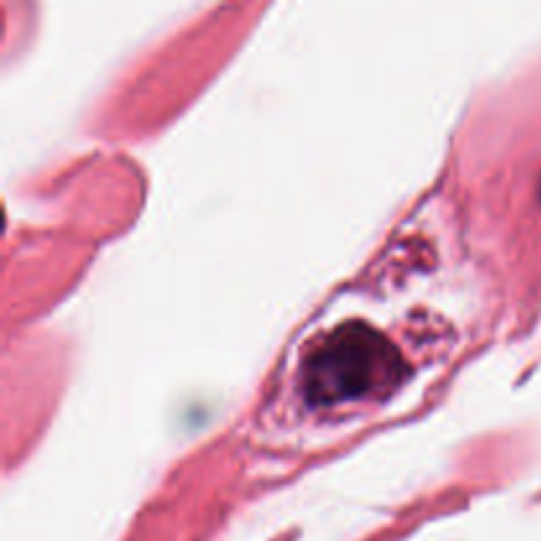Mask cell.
<instances>
[{
    "instance_id": "cell-1",
    "label": "cell",
    "mask_w": 541,
    "mask_h": 541,
    "mask_svg": "<svg viewBox=\"0 0 541 541\" xmlns=\"http://www.w3.org/2000/svg\"><path fill=\"white\" fill-rule=\"evenodd\" d=\"M402 362L393 346L367 325H344L319 341L304 364V391L312 404L333 406L393 388Z\"/></svg>"
}]
</instances>
